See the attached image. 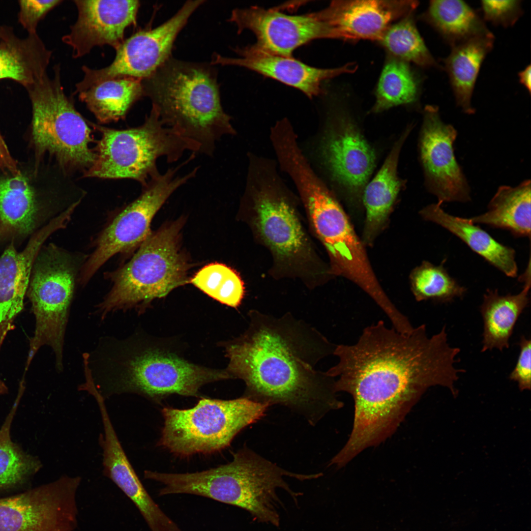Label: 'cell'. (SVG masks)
Here are the masks:
<instances>
[{"label":"cell","mask_w":531,"mask_h":531,"mask_svg":"<svg viewBox=\"0 0 531 531\" xmlns=\"http://www.w3.org/2000/svg\"><path fill=\"white\" fill-rule=\"evenodd\" d=\"M460 350L448 342L446 326L429 337L425 324L402 333L380 320L365 327L354 345H336L337 363L326 373L336 378L335 390L354 402L353 427L341 450L353 459L390 437L422 394L434 386L453 395Z\"/></svg>","instance_id":"obj_1"},{"label":"cell","mask_w":531,"mask_h":531,"mask_svg":"<svg viewBox=\"0 0 531 531\" xmlns=\"http://www.w3.org/2000/svg\"><path fill=\"white\" fill-rule=\"evenodd\" d=\"M248 326L226 345L230 379L242 380L243 397L268 406L279 404L304 415L314 424L331 409L342 407L335 379L316 369L336 345L315 327L290 313L280 317L256 310Z\"/></svg>","instance_id":"obj_2"},{"label":"cell","mask_w":531,"mask_h":531,"mask_svg":"<svg viewBox=\"0 0 531 531\" xmlns=\"http://www.w3.org/2000/svg\"><path fill=\"white\" fill-rule=\"evenodd\" d=\"M88 360L94 385L105 400L124 393L156 402L174 394L198 397L203 385L230 379L226 370L197 365L143 345L134 336L103 338Z\"/></svg>","instance_id":"obj_3"},{"label":"cell","mask_w":531,"mask_h":531,"mask_svg":"<svg viewBox=\"0 0 531 531\" xmlns=\"http://www.w3.org/2000/svg\"><path fill=\"white\" fill-rule=\"evenodd\" d=\"M142 82L144 95L160 119L196 143L200 153L212 156L217 142L236 133L209 67L169 58Z\"/></svg>","instance_id":"obj_4"},{"label":"cell","mask_w":531,"mask_h":531,"mask_svg":"<svg viewBox=\"0 0 531 531\" xmlns=\"http://www.w3.org/2000/svg\"><path fill=\"white\" fill-rule=\"evenodd\" d=\"M303 480L305 475L286 471L248 448H242L227 464L208 470L185 473H162L159 477L163 496L188 494L203 496L241 508L256 521L278 527L280 524L277 490L281 488L295 499L283 479Z\"/></svg>","instance_id":"obj_5"},{"label":"cell","mask_w":531,"mask_h":531,"mask_svg":"<svg viewBox=\"0 0 531 531\" xmlns=\"http://www.w3.org/2000/svg\"><path fill=\"white\" fill-rule=\"evenodd\" d=\"M183 224L180 219L151 232L128 262L106 274L112 285L96 306L102 320L118 311L142 312L188 282L189 264L179 248Z\"/></svg>","instance_id":"obj_6"},{"label":"cell","mask_w":531,"mask_h":531,"mask_svg":"<svg viewBox=\"0 0 531 531\" xmlns=\"http://www.w3.org/2000/svg\"><path fill=\"white\" fill-rule=\"evenodd\" d=\"M54 75L47 73L26 88L32 106L31 144L34 151L35 173L47 154L55 164L72 175L84 174L93 165L96 153L89 121L76 109L61 84L60 68Z\"/></svg>","instance_id":"obj_7"},{"label":"cell","mask_w":531,"mask_h":531,"mask_svg":"<svg viewBox=\"0 0 531 531\" xmlns=\"http://www.w3.org/2000/svg\"><path fill=\"white\" fill-rule=\"evenodd\" d=\"M101 135L94 149L96 158L83 177L132 179L144 187L158 175L157 159L177 161L186 151L199 152L200 148L166 125L151 108L144 123L125 129L109 128L90 122Z\"/></svg>","instance_id":"obj_8"},{"label":"cell","mask_w":531,"mask_h":531,"mask_svg":"<svg viewBox=\"0 0 531 531\" xmlns=\"http://www.w3.org/2000/svg\"><path fill=\"white\" fill-rule=\"evenodd\" d=\"M269 406L244 397L202 398L194 407H165L158 445L180 457L209 454L227 447L244 428L262 417Z\"/></svg>","instance_id":"obj_9"},{"label":"cell","mask_w":531,"mask_h":531,"mask_svg":"<svg viewBox=\"0 0 531 531\" xmlns=\"http://www.w3.org/2000/svg\"><path fill=\"white\" fill-rule=\"evenodd\" d=\"M55 244L43 246L32 268L28 295L35 319L29 358L43 345L53 350L56 367L63 369L65 332L83 260Z\"/></svg>","instance_id":"obj_10"},{"label":"cell","mask_w":531,"mask_h":531,"mask_svg":"<svg viewBox=\"0 0 531 531\" xmlns=\"http://www.w3.org/2000/svg\"><path fill=\"white\" fill-rule=\"evenodd\" d=\"M299 194L311 226L328 254L332 274L352 281L378 306L385 305L388 297L374 273L365 245L335 197L318 179L306 182Z\"/></svg>","instance_id":"obj_11"},{"label":"cell","mask_w":531,"mask_h":531,"mask_svg":"<svg viewBox=\"0 0 531 531\" xmlns=\"http://www.w3.org/2000/svg\"><path fill=\"white\" fill-rule=\"evenodd\" d=\"M188 160L151 178L140 195L122 209L99 233L95 248L81 268L78 282L86 285L110 258L128 255L137 250L151 233L152 218L170 196L195 177L198 167L183 176L178 170Z\"/></svg>","instance_id":"obj_12"},{"label":"cell","mask_w":531,"mask_h":531,"mask_svg":"<svg viewBox=\"0 0 531 531\" xmlns=\"http://www.w3.org/2000/svg\"><path fill=\"white\" fill-rule=\"evenodd\" d=\"M82 478L56 480L0 498V531H75L77 493Z\"/></svg>","instance_id":"obj_13"},{"label":"cell","mask_w":531,"mask_h":531,"mask_svg":"<svg viewBox=\"0 0 531 531\" xmlns=\"http://www.w3.org/2000/svg\"><path fill=\"white\" fill-rule=\"evenodd\" d=\"M204 0H188L170 19L152 30L139 31L121 43L109 66L99 69L82 67L84 76L76 85L75 93L98 83L131 77L144 79L152 75L169 58L174 41L191 14Z\"/></svg>","instance_id":"obj_14"},{"label":"cell","mask_w":531,"mask_h":531,"mask_svg":"<svg viewBox=\"0 0 531 531\" xmlns=\"http://www.w3.org/2000/svg\"><path fill=\"white\" fill-rule=\"evenodd\" d=\"M457 136L454 127L442 120L438 106L425 107L419 141L420 158L425 186L441 205L471 200L469 184L454 154Z\"/></svg>","instance_id":"obj_15"},{"label":"cell","mask_w":531,"mask_h":531,"mask_svg":"<svg viewBox=\"0 0 531 531\" xmlns=\"http://www.w3.org/2000/svg\"><path fill=\"white\" fill-rule=\"evenodd\" d=\"M252 212V228L277 264L295 273L310 265L313 249L295 209L287 201L262 192L255 199Z\"/></svg>","instance_id":"obj_16"},{"label":"cell","mask_w":531,"mask_h":531,"mask_svg":"<svg viewBox=\"0 0 531 531\" xmlns=\"http://www.w3.org/2000/svg\"><path fill=\"white\" fill-rule=\"evenodd\" d=\"M276 7L257 6L236 8L229 21L240 33L248 30L255 35L254 45L265 52L292 56L298 47L318 39L330 38L329 30L319 11L301 15H289Z\"/></svg>","instance_id":"obj_17"},{"label":"cell","mask_w":531,"mask_h":531,"mask_svg":"<svg viewBox=\"0 0 531 531\" xmlns=\"http://www.w3.org/2000/svg\"><path fill=\"white\" fill-rule=\"evenodd\" d=\"M78 18L62 41L77 58L95 46L108 45L116 50L124 41L126 29L136 23L137 0H75Z\"/></svg>","instance_id":"obj_18"},{"label":"cell","mask_w":531,"mask_h":531,"mask_svg":"<svg viewBox=\"0 0 531 531\" xmlns=\"http://www.w3.org/2000/svg\"><path fill=\"white\" fill-rule=\"evenodd\" d=\"M418 5L415 0H334L319 12L331 38L380 41L394 22Z\"/></svg>","instance_id":"obj_19"},{"label":"cell","mask_w":531,"mask_h":531,"mask_svg":"<svg viewBox=\"0 0 531 531\" xmlns=\"http://www.w3.org/2000/svg\"><path fill=\"white\" fill-rule=\"evenodd\" d=\"M339 122L325 140L324 158L350 205L357 207L375 166V153L350 119L342 118Z\"/></svg>","instance_id":"obj_20"},{"label":"cell","mask_w":531,"mask_h":531,"mask_svg":"<svg viewBox=\"0 0 531 531\" xmlns=\"http://www.w3.org/2000/svg\"><path fill=\"white\" fill-rule=\"evenodd\" d=\"M71 214L64 211L35 232L24 249L18 251L12 242L0 256V330L2 336L23 310L34 261L50 236L65 228Z\"/></svg>","instance_id":"obj_21"},{"label":"cell","mask_w":531,"mask_h":531,"mask_svg":"<svg viewBox=\"0 0 531 531\" xmlns=\"http://www.w3.org/2000/svg\"><path fill=\"white\" fill-rule=\"evenodd\" d=\"M239 57L231 58L215 55L211 64L243 67L277 80L303 92L310 98L322 92V84L339 75L354 71L350 63L334 68L310 66L294 58L265 52L254 44L237 49Z\"/></svg>","instance_id":"obj_22"},{"label":"cell","mask_w":531,"mask_h":531,"mask_svg":"<svg viewBox=\"0 0 531 531\" xmlns=\"http://www.w3.org/2000/svg\"><path fill=\"white\" fill-rule=\"evenodd\" d=\"M99 437L103 473L133 502L151 531H182L148 494L129 462L111 423Z\"/></svg>","instance_id":"obj_23"},{"label":"cell","mask_w":531,"mask_h":531,"mask_svg":"<svg viewBox=\"0 0 531 531\" xmlns=\"http://www.w3.org/2000/svg\"><path fill=\"white\" fill-rule=\"evenodd\" d=\"M43 207L24 174L0 175V244L15 243L32 234Z\"/></svg>","instance_id":"obj_24"},{"label":"cell","mask_w":531,"mask_h":531,"mask_svg":"<svg viewBox=\"0 0 531 531\" xmlns=\"http://www.w3.org/2000/svg\"><path fill=\"white\" fill-rule=\"evenodd\" d=\"M409 128L395 143L383 166L366 185L362 195L365 219L362 241L372 245L387 224L389 215L404 181L397 174L401 147L410 133Z\"/></svg>","instance_id":"obj_25"},{"label":"cell","mask_w":531,"mask_h":531,"mask_svg":"<svg viewBox=\"0 0 531 531\" xmlns=\"http://www.w3.org/2000/svg\"><path fill=\"white\" fill-rule=\"evenodd\" d=\"M531 264L522 275L524 288L516 295H501L497 290H487L480 306L483 323L481 352L508 349L509 339L521 314L529 303Z\"/></svg>","instance_id":"obj_26"},{"label":"cell","mask_w":531,"mask_h":531,"mask_svg":"<svg viewBox=\"0 0 531 531\" xmlns=\"http://www.w3.org/2000/svg\"><path fill=\"white\" fill-rule=\"evenodd\" d=\"M438 203L428 205L420 211L426 220L435 223L458 237L472 251L506 276H517L515 251L500 243L469 218L456 217L445 212Z\"/></svg>","instance_id":"obj_27"},{"label":"cell","mask_w":531,"mask_h":531,"mask_svg":"<svg viewBox=\"0 0 531 531\" xmlns=\"http://www.w3.org/2000/svg\"><path fill=\"white\" fill-rule=\"evenodd\" d=\"M494 42L493 34L470 39L451 46L450 54L443 59L456 105L466 114L475 113L472 105L474 88Z\"/></svg>","instance_id":"obj_28"},{"label":"cell","mask_w":531,"mask_h":531,"mask_svg":"<svg viewBox=\"0 0 531 531\" xmlns=\"http://www.w3.org/2000/svg\"><path fill=\"white\" fill-rule=\"evenodd\" d=\"M51 57L37 33L23 38L14 34L0 45V80H13L26 88L47 73Z\"/></svg>","instance_id":"obj_29"},{"label":"cell","mask_w":531,"mask_h":531,"mask_svg":"<svg viewBox=\"0 0 531 531\" xmlns=\"http://www.w3.org/2000/svg\"><path fill=\"white\" fill-rule=\"evenodd\" d=\"M21 397L19 394L0 428V498L31 488L33 477L43 467L38 457L26 452L11 436Z\"/></svg>","instance_id":"obj_30"},{"label":"cell","mask_w":531,"mask_h":531,"mask_svg":"<svg viewBox=\"0 0 531 531\" xmlns=\"http://www.w3.org/2000/svg\"><path fill=\"white\" fill-rule=\"evenodd\" d=\"M531 181L515 187H499L488 206V211L470 218L474 224L506 229L516 236H531Z\"/></svg>","instance_id":"obj_31"},{"label":"cell","mask_w":531,"mask_h":531,"mask_svg":"<svg viewBox=\"0 0 531 531\" xmlns=\"http://www.w3.org/2000/svg\"><path fill=\"white\" fill-rule=\"evenodd\" d=\"M422 18L451 47L472 38L493 35L482 17L463 0H431Z\"/></svg>","instance_id":"obj_32"},{"label":"cell","mask_w":531,"mask_h":531,"mask_svg":"<svg viewBox=\"0 0 531 531\" xmlns=\"http://www.w3.org/2000/svg\"><path fill=\"white\" fill-rule=\"evenodd\" d=\"M78 94L97 121L104 124L124 119L144 92L142 79L123 77L98 83Z\"/></svg>","instance_id":"obj_33"},{"label":"cell","mask_w":531,"mask_h":531,"mask_svg":"<svg viewBox=\"0 0 531 531\" xmlns=\"http://www.w3.org/2000/svg\"><path fill=\"white\" fill-rule=\"evenodd\" d=\"M419 94V83L408 63L394 58L388 59L382 70L377 83L376 101L371 109L380 113L400 105L415 102Z\"/></svg>","instance_id":"obj_34"},{"label":"cell","mask_w":531,"mask_h":531,"mask_svg":"<svg viewBox=\"0 0 531 531\" xmlns=\"http://www.w3.org/2000/svg\"><path fill=\"white\" fill-rule=\"evenodd\" d=\"M391 25L380 42L393 58L424 67H438L413 20L409 16Z\"/></svg>","instance_id":"obj_35"},{"label":"cell","mask_w":531,"mask_h":531,"mask_svg":"<svg viewBox=\"0 0 531 531\" xmlns=\"http://www.w3.org/2000/svg\"><path fill=\"white\" fill-rule=\"evenodd\" d=\"M424 261L411 272L410 280L412 293L418 301L432 300L441 303L463 296L466 289L450 276L443 266Z\"/></svg>","instance_id":"obj_36"},{"label":"cell","mask_w":531,"mask_h":531,"mask_svg":"<svg viewBox=\"0 0 531 531\" xmlns=\"http://www.w3.org/2000/svg\"><path fill=\"white\" fill-rule=\"evenodd\" d=\"M190 282L212 298L235 308L239 306L245 295L244 283L239 274L222 263L204 266Z\"/></svg>","instance_id":"obj_37"},{"label":"cell","mask_w":531,"mask_h":531,"mask_svg":"<svg viewBox=\"0 0 531 531\" xmlns=\"http://www.w3.org/2000/svg\"><path fill=\"white\" fill-rule=\"evenodd\" d=\"M521 0H481L480 7L484 21L495 26H513L523 14Z\"/></svg>","instance_id":"obj_38"},{"label":"cell","mask_w":531,"mask_h":531,"mask_svg":"<svg viewBox=\"0 0 531 531\" xmlns=\"http://www.w3.org/2000/svg\"><path fill=\"white\" fill-rule=\"evenodd\" d=\"M61 2L62 0H19L18 22L28 34L36 33L39 22Z\"/></svg>","instance_id":"obj_39"},{"label":"cell","mask_w":531,"mask_h":531,"mask_svg":"<svg viewBox=\"0 0 531 531\" xmlns=\"http://www.w3.org/2000/svg\"><path fill=\"white\" fill-rule=\"evenodd\" d=\"M520 353L516 365L509 378L516 382L521 391L530 390L531 386V341L522 335L519 341Z\"/></svg>","instance_id":"obj_40"},{"label":"cell","mask_w":531,"mask_h":531,"mask_svg":"<svg viewBox=\"0 0 531 531\" xmlns=\"http://www.w3.org/2000/svg\"><path fill=\"white\" fill-rule=\"evenodd\" d=\"M0 170L5 174L16 175L21 171L16 160L12 156L0 132Z\"/></svg>","instance_id":"obj_41"},{"label":"cell","mask_w":531,"mask_h":531,"mask_svg":"<svg viewBox=\"0 0 531 531\" xmlns=\"http://www.w3.org/2000/svg\"><path fill=\"white\" fill-rule=\"evenodd\" d=\"M531 65L527 66L523 70L518 73L519 82L531 93Z\"/></svg>","instance_id":"obj_42"},{"label":"cell","mask_w":531,"mask_h":531,"mask_svg":"<svg viewBox=\"0 0 531 531\" xmlns=\"http://www.w3.org/2000/svg\"><path fill=\"white\" fill-rule=\"evenodd\" d=\"M14 34L11 27L0 25V45Z\"/></svg>","instance_id":"obj_43"},{"label":"cell","mask_w":531,"mask_h":531,"mask_svg":"<svg viewBox=\"0 0 531 531\" xmlns=\"http://www.w3.org/2000/svg\"><path fill=\"white\" fill-rule=\"evenodd\" d=\"M0 393H1V392H0Z\"/></svg>","instance_id":"obj_44"}]
</instances>
